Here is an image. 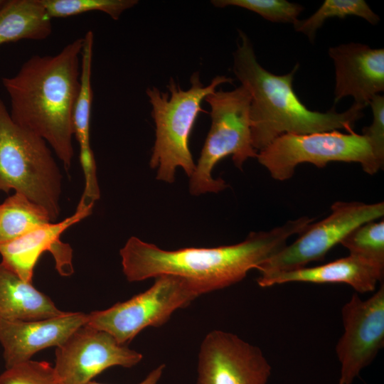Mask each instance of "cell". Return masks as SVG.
<instances>
[{
  "label": "cell",
  "mask_w": 384,
  "mask_h": 384,
  "mask_svg": "<svg viewBox=\"0 0 384 384\" xmlns=\"http://www.w3.org/2000/svg\"><path fill=\"white\" fill-rule=\"evenodd\" d=\"M313 221L302 216L268 231L251 232L241 242L215 247L166 250L131 237L119 251L122 271L130 282L163 275L178 277L202 295L240 282Z\"/></svg>",
  "instance_id": "obj_1"
},
{
  "label": "cell",
  "mask_w": 384,
  "mask_h": 384,
  "mask_svg": "<svg viewBox=\"0 0 384 384\" xmlns=\"http://www.w3.org/2000/svg\"><path fill=\"white\" fill-rule=\"evenodd\" d=\"M83 38L55 55H35L1 82L11 101L10 116L43 139L68 171L74 157L73 114L80 88Z\"/></svg>",
  "instance_id": "obj_2"
},
{
  "label": "cell",
  "mask_w": 384,
  "mask_h": 384,
  "mask_svg": "<svg viewBox=\"0 0 384 384\" xmlns=\"http://www.w3.org/2000/svg\"><path fill=\"white\" fill-rule=\"evenodd\" d=\"M298 68L297 64L284 75H275L265 69L257 61L249 37L238 31L233 70L251 96V137L257 152L284 134L338 129L350 132L363 116L366 106L355 102L343 112H336L334 107L326 112L309 110L293 89Z\"/></svg>",
  "instance_id": "obj_3"
},
{
  "label": "cell",
  "mask_w": 384,
  "mask_h": 384,
  "mask_svg": "<svg viewBox=\"0 0 384 384\" xmlns=\"http://www.w3.org/2000/svg\"><path fill=\"white\" fill-rule=\"evenodd\" d=\"M233 81L230 78L218 75L204 85L196 71L190 78L188 90H183L172 78L167 85L169 92L156 87L146 88L156 134L149 164L156 169V179L173 183L179 167L188 177L192 175L196 163L189 149V137L198 114L207 112L201 103L220 85Z\"/></svg>",
  "instance_id": "obj_4"
},
{
  "label": "cell",
  "mask_w": 384,
  "mask_h": 384,
  "mask_svg": "<svg viewBox=\"0 0 384 384\" xmlns=\"http://www.w3.org/2000/svg\"><path fill=\"white\" fill-rule=\"evenodd\" d=\"M12 189L44 208L53 222L57 220L62 175L50 149L16 124L0 98V191Z\"/></svg>",
  "instance_id": "obj_5"
},
{
  "label": "cell",
  "mask_w": 384,
  "mask_h": 384,
  "mask_svg": "<svg viewBox=\"0 0 384 384\" xmlns=\"http://www.w3.org/2000/svg\"><path fill=\"white\" fill-rule=\"evenodd\" d=\"M210 107L211 124L196 168L189 177V191L194 196L218 193L227 188L222 178H214L212 171L223 158L232 156L242 169L257 151L252 142L250 108L251 96L240 85L230 91L215 90L204 99Z\"/></svg>",
  "instance_id": "obj_6"
},
{
  "label": "cell",
  "mask_w": 384,
  "mask_h": 384,
  "mask_svg": "<svg viewBox=\"0 0 384 384\" xmlns=\"http://www.w3.org/2000/svg\"><path fill=\"white\" fill-rule=\"evenodd\" d=\"M256 158L272 178L281 181L292 178L296 167L303 163L318 168L331 161L359 163L369 175L383 169L366 138L354 131L284 134L259 151Z\"/></svg>",
  "instance_id": "obj_7"
},
{
  "label": "cell",
  "mask_w": 384,
  "mask_h": 384,
  "mask_svg": "<svg viewBox=\"0 0 384 384\" xmlns=\"http://www.w3.org/2000/svg\"><path fill=\"white\" fill-rule=\"evenodd\" d=\"M154 279L152 286L129 299L87 314L86 324L110 334L125 345L145 328L164 325L175 311L188 306L201 296L182 278L163 275Z\"/></svg>",
  "instance_id": "obj_8"
},
{
  "label": "cell",
  "mask_w": 384,
  "mask_h": 384,
  "mask_svg": "<svg viewBox=\"0 0 384 384\" xmlns=\"http://www.w3.org/2000/svg\"><path fill=\"white\" fill-rule=\"evenodd\" d=\"M326 218L309 224L292 244L286 245L257 270L260 274L290 271L322 260L354 228L384 215V203L336 201Z\"/></svg>",
  "instance_id": "obj_9"
},
{
  "label": "cell",
  "mask_w": 384,
  "mask_h": 384,
  "mask_svg": "<svg viewBox=\"0 0 384 384\" xmlns=\"http://www.w3.org/2000/svg\"><path fill=\"white\" fill-rule=\"evenodd\" d=\"M344 328L336 346L340 363L338 384H352L384 346V284L363 300L353 294L341 309Z\"/></svg>",
  "instance_id": "obj_10"
},
{
  "label": "cell",
  "mask_w": 384,
  "mask_h": 384,
  "mask_svg": "<svg viewBox=\"0 0 384 384\" xmlns=\"http://www.w3.org/2000/svg\"><path fill=\"white\" fill-rule=\"evenodd\" d=\"M271 370L259 347L216 329L201 343L196 384H267Z\"/></svg>",
  "instance_id": "obj_11"
},
{
  "label": "cell",
  "mask_w": 384,
  "mask_h": 384,
  "mask_svg": "<svg viewBox=\"0 0 384 384\" xmlns=\"http://www.w3.org/2000/svg\"><path fill=\"white\" fill-rule=\"evenodd\" d=\"M142 359L110 334L85 324L56 348L53 367L62 384H87L110 367L132 368Z\"/></svg>",
  "instance_id": "obj_12"
},
{
  "label": "cell",
  "mask_w": 384,
  "mask_h": 384,
  "mask_svg": "<svg viewBox=\"0 0 384 384\" xmlns=\"http://www.w3.org/2000/svg\"><path fill=\"white\" fill-rule=\"evenodd\" d=\"M90 208H76L75 213L60 222L37 228L23 235L0 245L1 263L26 282H32L34 267L41 255L50 251L58 272L68 275L72 272V250L60 237L73 225L92 213Z\"/></svg>",
  "instance_id": "obj_13"
},
{
  "label": "cell",
  "mask_w": 384,
  "mask_h": 384,
  "mask_svg": "<svg viewBox=\"0 0 384 384\" xmlns=\"http://www.w3.org/2000/svg\"><path fill=\"white\" fill-rule=\"evenodd\" d=\"M87 319V314L65 311L40 320H0V343L6 368L31 360L43 349L60 346Z\"/></svg>",
  "instance_id": "obj_14"
},
{
  "label": "cell",
  "mask_w": 384,
  "mask_h": 384,
  "mask_svg": "<svg viewBox=\"0 0 384 384\" xmlns=\"http://www.w3.org/2000/svg\"><path fill=\"white\" fill-rule=\"evenodd\" d=\"M335 68L334 102L352 97L355 103L368 105L384 90V49L360 43L330 47Z\"/></svg>",
  "instance_id": "obj_15"
},
{
  "label": "cell",
  "mask_w": 384,
  "mask_h": 384,
  "mask_svg": "<svg viewBox=\"0 0 384 384\" xmlns=\"http://www.w3.org/2000/svg\"><path fill=\"white\" fill-rule=\"evenodd\" d=\"M384 265L349 254L331 262L313 267L260 274L257 279L261 287L289 282L314 284L343 283L359 293L373 292L383 278Z\"/></svg>",
  "instance_id": "obj_16"
},
{
  "label": "cell",
  "mask_w": 384,
  "mask_h": 384,
  "mask_svg": "<svg viewBox=\"0 0 384 384\" xmlns=\"http://www.w3.org/2000/svg\"><path fill=\"white\" fill-rule=\"evenodd\" d=\"M93 43V32L88 31L83 37L80 56V88L73 114V133L79 144L80 162L85 177L84 191L79 204L85 207L93 206L100 197L96 164L90 142Z\"/></svg>",
  "instance_id": "obj_17"
},
{
  "label": "cell",
  "mask_w": 384,
  "mask_h": 384,
  "mask_svg": "<svg viewBox=\"0 0 384 384\" xmlns=\"http://www.w3.org/2000/svg\"><path fill=\"white\" fill-rule=\"evenodd\" d=\"M64 313L32 282L23 280L0 262V320H40Z\"/></svg>",
  "instance_id": "obj_18"
},
{
  "label": "cell",
  "mask_w": 384,
  "mask_h": 384,
  "mask_svg": "<svg viewBox=\"0 0 384 384\" xmlns=\"http://www.w3.org/2000/svg\"><path fill=\"white\" fill-rule=\"evenodd\" d=\"M51 32V18L39 0L5 1L0 9V45L22 39L41 41Z\"/></svg>",
  "instance_id": "obj_19"
},
{
  "label": "cell",
  "mask_w": 384,
  "mask_h": 384,
  "mask_svg": "<svg viewBox=\"0 0 384 384\" xmlns=\"http://www.w3.org/2000/svg\"><path fill=\"white\" fill-rule=\"evenodd\" d=\"M50 223L44 208L14 193L0 204V245Z\"/></svg>",
  "instance_id": "obj_20"
},
{
  "label": "cell",
  "mask_w": 384,
  "mask_h": 384,
  "mask_svg": "<svg viewBox=\"0 0 384 384\" xmlns=\"http://www.w3.org/2000/svg\"><path fill=\"white\" fill-rule=\"evenodd\" d=\"M356 16L376 25L379 16L364 0H325L321 6L307 18L297 20L293 25L295 31L306 36L314 43L316 31L330 18H344Z\"/></svg>",
  "instance_id": "obj_21"
},
{
  "label": "cell",
  "mask_w": 384,
  "mask_h": 384,
  "mask_svg": "<svg viewBox=\"0 0 384 384\" xmlns=\"http://www.w3.org/2000/svg\"><path fill=\"white\" fill-rule=\"evenodd\" d=\"M353 255L384 265V220L364 223L340 242Z\"/></svg>",
  "instance_id": "obj_22"
},
{
  "label": "cell",
  "mask_w": 384,
  "mask_h": 384,
  "mask_svg": "<svg viewBox=\"0 0 384 384\" xmlns=\"http://www.w3.org/2000/svg\"><path fill=\"white\" fill-rule=\"evenodd\" d=\"M48 16L68 17L87 11H99L118 20L126 10L138 4L137 0H39Z\"/></svg>",
  "instance_id": "obj_23"
},
{
  "label": "cell",
  "mask_w": 384,
  "mask_h": 384,
  "mask_svg": "<svg viewBox=\"0 0 384 384\" xmlns=\"http://www.w3.org/2000/svg\"><path fill=\"white\" fill-rule=\"evenodd\" d=\"M210 2L218 8L238 6L253 11L271 22L292 24L304 9L302 5L286 0H213Z\"/></svg>",
  "instance_id": "obj_24"
},
{
  "label": "cell",
  "mask_w": 384,
  "mask_h": 384,
  "mask_svg": "<svg viewBox=\"0 0 384 384\" xmlns=\"http://www.w3.org/2000/svg\"><path fill=\"white\" fill-rule=\"evenodd\" d=\"M0 384H62L54 367L46 361L30 360L6 370L0 375Z\"/></svg>",
  "instance_id": "obj_25"
},
{
  "label": "cell",
  "mask_w": 384,
  "mask_h": 384,
  "mask_svg": "<svg viewBox=\"0 0 384 384\" xmlns=\"http://www.w3.org/2000/svg\"><path fill=\"white\" fill-rule=\"evenodd\" d=\"M368 105L373 112V122L362 129L373 153L382 169L384 166V97L380 94L372 97Z\"/></svg>",
  "instance_id": "obj_26"
},
{
  "label": "cell",
  "mask_w": 384,
  "mask_h": 384,
  "mask_svg": "<svg viewBox=\"0 0 384 384\" xmlns=\"http://www.w3.org/2000/svg\"><path fill=\"white\" fill-rule=\"evenodd\" d=\"M165 365L164 364H160L153 370H151L146 376L140 382L136 383V384H159L164 371L165 370ZM87 384H105V383H97L95 381H90L87 383Z\"/></svg>",
  "instance_id": "obj_27"
},
{
  "label": "cell",
  "mask_w": 384,
  "mask_h": 384,
  "mask_svg": "<svg viewBox=\"0 0 384 384\" xmlns=\"http://www.w3.org/2000/svg\"><path fill=\"white\" fill-rule=\"evenodd\" d=\"M5 2V0H0V9L1 8V6H3V4H4Z\"/></svg>",
  "instance_id": "obj_28"
}]
</instances>
